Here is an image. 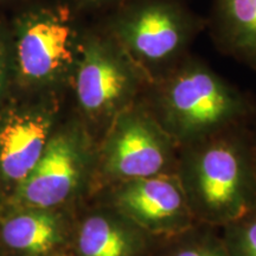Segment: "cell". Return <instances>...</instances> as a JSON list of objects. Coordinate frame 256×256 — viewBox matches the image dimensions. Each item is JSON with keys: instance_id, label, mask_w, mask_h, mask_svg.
<instances>
[{"instance_id": "277c9868", "label": "cell", "mask_w": 256, "mask_h": 256, "mask_svg": "<svg viewBox=\"0 0 256 256\" xmlns=\"http://www.w3.org/2000/svg\"><path fill=\"white\" fill-rule=\"evenodd\" d=\"M14 92H60L70 84L83 30L66 4L31 6L10 26Z\"/></svg>"}, {"instance_id": "52a82bcc", "label": "cell", "mask_w": 256, "mask_h": 256, "mask_svg": "<svg viewBox=\"0 0 256 256\" xmlns=\"http://www.w3.org/2000/svg\"><path fill=\"white\" fill-rule=\"evenodd\" d=\"M92 156L87 126L58 124L26 178L6 197L4 208L57 209L78 191Z\"/></svg>"}, {"instance_id": "6da1fadb", "label": "cell", "mask_w": 256, "mask_h": 256, "mask_svg": "<svg viewBox=\"0 0 256 256\" xmlns=\"http://www.w3.org/2000/svg\"><path fill=\"white\" fill-rule=\"evenodd\" d=\"M146 92L160 124L183 145L240 124L252 113L247 96L191 55L153 81Z\"/></svg>"}, {"instance_id": "ac0fdd59", "label": "cell", "mask_w": 256, "mask_h": 256, "mask_svg": "<svg viewBox=\"0 0 256 256\" xmlns=\"http://www.w3.org/2000/svg\"><path fill=\"white\" fill-rule=\"evenodd\" d=\"M254 162H255V171H256V132L254 133Z\"/></svg>"}, {"instance_id": "2e32d148", "label": "cell", "mask_w": 256, "mask_h": 256, "mask_svg": "<svg viewBox=\"0 0 256 256\" xmlns=\"http://www.w3.org/2000/svg\"><path fill=\"white\" fill-rule=\"evenodd\" d=\"M76 2L86 8H104L108 11H113L118 6L122 4L126 0H75Z\"/></svg>"}, {"instance_id": "4fadbf2b", "label": "cell", "mask_w": 256, "mask_h": 256, "mask_svg": "<svg viewBox=\"0 0 256 256\" xmlns=\"http://www.w3.org/2000/svg\"><path fill=\"white\" fill-rule=\"evenodd\" d=\"M14 92V58L10 28L0 24V104Z\"/></svg>"}, {"instance_id": "8fae6325", "label": "cell", "mask_w": 256, "mask_h": 256, "mask_svg": "<svg viewBox=\"0 0 256 256\" xmlns=\"http://www.w3.org/2000/svg\"><path fill=\"white\" fill-rule=\"evenodd\" d=\"M206 20L220 52L256 74V0H210Z\"/></svg>"}, {"instance_id": "3957f363", "label": "cell", "mask_w": 256, "mask_h": 256, "mask_svg": "<svg viewBox=\"0 0 256 256\" xmlns=\"http://www.w3.org/2000/svg\"><path fill=\"white\" fill-rule=\"evenodd\" d=\"M206 20L183 0H126L102 28L142 70L150 84L190 55Z\"/></svg>"}, {"instance_id": "9a60e30c", "label": "cell", "mask_w": 256, "mask_h": 256, "mask_svg": "<svg viewBox=\"0 0 256 256\" xmlns=\"http://www.w3.org/2000/svg\"><path fill=\"white\" fill-rule=\"evenodd\" d=\"M174 256H229L220 247L210 244L191 246V247L180 249Z\"/></svg>"}, {"instance_id": "9c48e42d", "label": "cell", "mask_w": 256, "mask_h": 256, "mask_svg": "<svg viewBox=\"0 0 256 256\" xmlns=\"http://www.w3.org/2000/svg\"><path fill=\"white\" fill-rule=\"evenodd\" d=\"M115 204L127 218L151 232L182 229L188 218L183 188L162 174L127 180L118 190Z\"/></svg>"}, {"instance_id": "30bf717a", "label": "cell", "mask_w": 256, "mask_h": 256, "mask_svg": "<svg viewBox=\"0 0 256 256\" xmlns=\"http://www.w3.org/2000/svg\"><path fill=\"white\" fill-rule=\"evenodd\" d=\"M66 238V226L56 209L4 208L0 243L12 256H52Z\"/></svg>"}, {"instance_id": "5bb4252c", "label": "cell", "mask_w": 256, "mask_h": 256, "mask_svg": "<svg viewBox=\"0 0 256 256\" xmlns=\"http://www.w3.org/2000/svg\"><path fill=\"white\" fill-rule=\"evenodd\" d=\"M232 236L234 256H256V209L238 220Z\"/></svg>"}, {"instance_id": "7c38bea8", "label": "cell", "mask_w": 256, "mask_h": 256, "mask_svg": "<svg viewBox=\"0 0 256 256\" xmlns=\"http://www.w3.org/2000/svg\"><path fill=\"white\" fill-rule=\"evenodd\" d=\"M136 240L122 223L102 214L83 220L76 238L78 256H134Z\"/></svg>"}, {"instance_id": "ba28073f", "label": "cell", "mask_w": 256, "mask_h": 256, "mask_svg": "<svg viewBox=\"0 0 256 256\" xmlns=\"http://www.w3.org/2000/svg\"><path fill=\"white\" fill-rule=\"evenodd\" d=\"M174 145L148 104L138 100L107 127L98 159L112 177L127 180L153 177L170 164Z\"/></svg>"}, {"instance_id": "8992f818", "label": "cell", "mask_w": 256, "mask_h": 256, "mask_svg": "<svg viewBox=\"0 0 256 256\" xmlns=\"http://www.w3.org/2000/svg\"><path fill=\"white\" fill-rule=\"evenodd\" d=\"M58 96L14 92L0 104V185L5 200L32 171L58 126Z\"/></svg>"}, {"instance_id": "5b68a950", "label": "cell", "mask_w": 256, "mask_h": 256, "mask_svg": "<svg viewBox=\"0 0 256 256\" xmlns=\"http://www.w3.org/2000/svg\"><path fill=\"white\" fill-rule=\"evenodd\" d=\"M78 106L92 124H110L139 100L150 83L102 28L83 30L70 84Z\"/></svg>"}, {"instance_id": "d6986e66", "label": "cell", "mask_w": 256, "mask_h": 256, "mask_svg": "<svg viewBox=\"0 0 256 256\" xmlns=\"http://www.w3.org/2000/svg\"><path fill=\"white\" fill-rule=\"evenodd\" d=\"M0 2H2V0H0Z\"/></svg>"}, {"instance_id": "e0dca14e", "label": "cell", "mask_w": 256, "mask_h": 256, "mask_svg": "<svg viewBox=\"0 0 256 256\" xmlns=\"http://www.w3.org/2000/svg\"><path fill=\"white\" fill-rule=\"evenodd\" d=\"M4 206H5V194H4V192H2V185H0V215H2V209H4Z\"/></svg>"}, {"instance_id": "7a4b0ae2", "label": "cell", "mask_w": 256, "mask_h": 256, "mask_svg": "<svg viewBox=\"0 0 256 256\" xmlns=\"http://www.w3.org/2000/svg\"><path fill=\"white\" fill-rule=\"evenodd\" d=\"M184 146L185 172L203 216L238 222L256 209L254 134L235 124Z\"/></svg>"}]
</instances>
